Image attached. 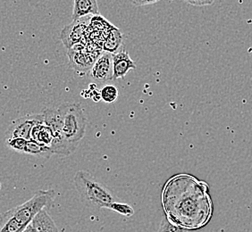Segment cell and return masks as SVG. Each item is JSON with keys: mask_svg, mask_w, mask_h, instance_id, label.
I'll use <instances>...</instances> for the list:
<instances>
[{"mask_svg": "<svg viewBox=\"0 0 252 232\" xmlns=\"http://www.w3.org/2000/svg\"><path fill=\"white\" fill-rule=\"evenodd\" d=\"M73 181L83 203L88 207L108 208L112 203L119 201L110 189L98 182L92 174L85 171H79L76 173Z\"/></svg>", "mask_w": 252, "mask_h": 232, "instance_id": "obj_1", "label": "cell"}, {"mask_svg": "<svg viewBox=\"0 0 252 232\" xmlns=\"http://www.w3.org/2000/svg\"><path fill=\"white\" fill-rule=\"evenodd\" d=\"M59 109L62 115L63 136L71 145L77 147L86 132L87 121L83 109L78 103H64Z\"/></svg>", "mask_w": 252, "mask_h": 232, "instance_id": "obj_2", "label": "cell"}, {"mask_svg": "<svg viewBox=\"0 0 252 232\" xmlns=\"http://www.w3.org/2000/svg\"><path fill=\"white\" fill-rule=\"evenodd\" d=\"M56 192L53 189L39 190L33 197L25 203L8 210L10 214L15 218L25 228L32 222L34 217L43 210L50 207L53 203Z\"/></svg>", "mask_w": 252, "mask_h": 232, "instance_id": "obj_3", "label": "cell"}, {"mask_svg": "<svg viewBox=\"0 0 252 232\" xmlns=\"http://www.w3.org/2000/svg\"><path fill=\"white\" fill-rule=\"evenodd\" d=\"M44 116V123L51 128L53 131L54 141L50 149L52 150L53 155L60 156H68L77 148L76 146L71 145L63 133V123H62V115L57 108H45L42 111Z\"/></svg>", "mask_w": 252, "mask_h": 232, "instance_id": "obj_4", "label": "cell"}, {"mask_svg": "<svg viewBox=\"0 0 252 232\" xmlns=\"http://www.w3.org/2000/svg\"><path fill=\"white\" fill-rule=\"evenodd\" d=\"M43 114H32L22 116L10 123L5 131V140L14 138H23L31 140L32 131L36 125L43 123Z\"/></svg>", "mask_w": 252, "mask_h": 232, "instance_id": "obj_5", "label": "cell"}, {"mask_svg": "<svg viewBox=\"0 0 252 232\" xmlns=\"http://www.w3.org/2000/svg\"><path fill=\"white\" fill-rule=\"evenodd\" d=\"M76 49L70 48L68 49V58L70 66L78 73L82 75L91 71L95 61L98 58L97 56H93V54L86 53L83 50V47L78 48L77 45H73Z\"/></svg>", "mask_w": 252, "mask_h": 232, "instance_id": "obj_6", "label": "cell"}, {"mask_svg": "<svg viewBox=\"0 0 252 232\" xmlns=\"http://www.w3.org/2000/svg\"><path fill=\"white\" fill-rule=\"evenodd\" d=\"M83 18L73 21V24L65 26L61 31V40L68 49L72 48L73 45L79 43V41L83 39L89 21L92 20L91 15L85 16L84 20Z\"/></svg>", "mask_w": 252, "mask_h": 232, "instance_id": "obj_7", "label": "cell"}, {"mask_svg": "<svg viewBox=\"0 0 252 232\" xmlns=\"http://www.w3.org/2000/svg\"><path fill=\"white\" fill-rule=\"evenodd\" d=\"M91 76L99 83H107L113 80L112 54L104 51L99 55L91 70Z\"/></svg>", "mask_w": 252, "mask_h": 232, "instance_id": "obj_8", "label": "cell"}, {"mask_svg": "<svg viewBox=\"0 0 252 232\" xmlns=\"http://www.w3.org/2000/svg\"><path fill=\"white\" fill-rule=\"evenodd\" d=\"M113 58V81L123 79L131 70H135L136 63L126 49H119L112 54Z\"/></svg>", "mask_w": 252, "mask_h": 232, "instance_id": "obj_9", "label": "cell"}, {"mask_svg": "<svg viewBox=\"0 0 252 232\" xmlns=\"http://www.w3.org/2000/svg\"><path fill=\"white\" fill-rule=\"evenodd\" d=\"M99 15L97 0H74L73 5V21L81 19L89 15Z\"/></svg>", "mask_w": 252, "mask_h": 232, "instance_id": "obj_10", "label": "cell"}, {"mask_svg": "<svg viewBox=\"0 0 252 232\" xmlns=\"http://www.w3.org/2000/svg\"><path fill=\"white\" fill-rule=\"evenodd\" d=\"M32 224L39 232H59V228L57 227L53 219L50 217L47 209L41 210L34 217Z\"/></svg>", "mask_w": 252, "mask_h": 232, "instance_id": "obj_11", "label": "cell"}, {"mask_svg": "<svg viewBox=\"0 0 252 232\" xmlns=\"http://www.w3.org/2000/svg\"><path fill=\"white\" fill-rule=\"evenodd\" d=\"M31 139L50 148L54 141L53 131L50 127L46 125L43 122L34 127L32 131Z\"/></svg>", "mask_w": 252, "mask_h": 232, "instance_id": "obj_12", "label": "cell"}, {"mask_svg": "<svg viewBox=\"0 0 252 232\" xmlns=\"http://www.w3.org/2000/svg\"><path fill=\"white\" fill-rule=\"evenodd\" d=\"M123 43V34L117 28L110 29L107 33V38L103 44L104 51L108 53L115 54L121 48Z\"/></svg>", "mask_w": 252, "mask_h": 232, "instance_id": "obj_13", "label": "cell"}, {"mask_svg": "<svg viewBox=\"0 0 252 232\" xmlns=\"http://www.w3.org/2000/svg\"><path fill=\"white\" fill-rule=\"evenodd\" d=\"M24 153L26 155H33V156H39V157H45L49 158L53 155L52 150L49 148L47 145H42L37 141L33 140H28L26 142L25 151Z\"/></svg>", "mask_w": 252, "mask_h": 232, "instance_id": "obj_14", "label": "cell"}, {"mask_svg": "<svg viewBox=\"0 0 252 232\" xmlns=\"http://www.w3.org/2000/svg\"><path fill=\"white\" fill-rule=\"evenodd\" d=\"M119 96V91L117 87L112 84H107L105 85L101 90H100V97L101 100L106 103H114L117 101V98Z\"/></svg>", "mask_w": 252, "mask_h": 232, "instance_id": "obj_15", "label": "cell"}, {"mask_svg": "<svg viewBox=\"0 0 252 232\" xmlns=\"http://www.w3.org/2000/svg\"><path fill=\"white\" fill-rule=\"evenodd\" d=\"M107 209L113 210L114 212L126 216V217H131L134 213V210L131 205H129L128 203H122L120 201H116V202L112 203Z\"/></svg>", "mask_w": 252, "mask_h": 232, "instance_id": "obj_16", "label": "cell"}, {"mask_svg": "<svg viewBox=\"0 0 252 232\" xmlns=\"http://www.w3.org/2000/svg\"><path fill=\"white\" fill-rule=\"evenodd\" d=\"M26 142H27V140L23 139V138H14V139L5 140L6 145L11 149L16 151L18 153H24Z\"/></svg>", "mask_w": 252, "mask_h": 232, "instance_id": "obj_17", "label": "cell"}, {"mask_svg": "<svg viewBox=\"0 0 252 232\" xmlns=\"http://www.w3.org/2000/svg\"><path fill=\"white\" fill-rule=\"evenodd\" d=\"M158 232H187V231L184 228L173 224L166 218H164L160 223Z\"/></svg>", "mask_w": 252, "mask_h": 232, "instance_id": "obj_18", "label": "cell"}, {"mask_svg": "<svg viewBox=\"0 0 252 232\" xmlns=\"http://www.w3.org/2000/svg\"><path fill=\"white\" fill-rule=\"evenodd\" d=\"M160 0H130L131 4L135 6H142V5H151L155 4Z\"/></svg>", "mask_w": 252, "mask_h": 232, "instance_id": "obj_19", "label": "cell"}, {"mask_svg": "<svg viewBox=\"0 0 252 232\" xmlns=\"http://www.w3.org/2000/svg\"><path fill=\"white\" fill-rule=\"evenodd\" d=\"M184 2L188 3L189 5H195V6H205L209 5V2L208 0H182Z\"/></svg>", "mask_w": 252, "mask_h": 232, "instance_id": "obj_20", "label": "cell"}, {"mask_svg": "<svg viewBox=\"0 0 252 232\" xmlns=\"http://www.w3.org/2000/svg\"><path fill=\"white\" fill-rule=\"evenodd\" d=\"M23 232H39L36 228L34 227L32 223H30L27 227L25 228V231Z\"/></svg>", "mask_w": 252, "mask_h": 232, "instance_id": "obj_21", "label": "cell"}, {"mask_svg": "<svg viewBox=\"0 0 252 232\" xmlns=\"http://www.w3.org/2000/svg\"><path fill=\"white\" fill-rule=\"evenodd\" d=\"M208 1L209 2V5H212L214 2H215V0H208Z\"/></svg>", "mask_w": 252, "mask_h": 232, "instance_id": "obj_22", "label": "cell"}, {"mask_svg": "<svg viewBox=\"0 0 252 232\" xmlns=\"http://www.w3.org/2000/svg\"><path fill=\"white\" fill-rule=\"evenodd\" d=\"M1 218H2V213H0V221H1Z\"/></svg>", "mask_w": 252, "mask_h": 232, "instance_id": "obj_23", "label": "cell"}, {"mask_svg": "<svg viewBox=\"0 0 252 232\" xmlns=\"http://www.w3.org/2000/svg\"><path fill=\"white\" fill-rule=\"evenodd\" d=\"M2 188V185H1V182H0V189Z\"/></svg>", "mask_w": 252, "mask_h": 232, "instance_id": "obj_24", "label": "cell"}]
</instances>
